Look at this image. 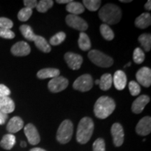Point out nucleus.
<instances>
[{
    "mask_svg": "<svg viewBox=\"0 0 151 151\" xmlns=\"http://www.w3.org/2000/svg\"><path fill=\"white\" fill-rule=\"evenodd\" d=\"M99 17L104 24H115L120 22L122 17V12L120 7L113 4H107L100 9Z\"/></svg>",
    "mask_w": 151,
    "mask_h": 151,
    "instance_id": "obj_1",
    "label": "nucleus"
},
{
    "mask_svg": "<svg viewBox=\"0 0 151 151\" xmlns=\"http://www.w3.org/2000/svg\"><path fill=\"white\" fill-rule=\"evenodd\" d=\"M116 109V103L112 98L102 96L97 100L94 106L95 116L99 119H105L110 116Z\"/></svg>",
    "mask_w": 151,
    "mask_h": 151,
    "instance_id": "obj_2",
    "label": "nucleus"
},
{
    "mask_svg": "<svg viewBox=\"0 0 151 151\" xmlns=\"http://www.w3.org/2000/svg\"><path fill=\"white\" fill-rule=\"evenodd\" d=\"M94 131V122L89 117H84L79 122L77 128L76 140L81 144L87 143L91 139Z\"/></svg>",
    "mask_w": 151,
    "mask_h": 151,
    "instance_id": "obj_3",
    "label": "nucleus"
},
{
    "mask_svg": "<svg viewBox=\"0 0 151 151\" xmlns=\"http://www.w3.org/2000/svg\"><path fill=\"white\" fill-rule=\"evenodd\" d=\"M73 132V123L69 120H65L60 124L57 132V140L62 144L69 142Z\"/></svg>",
    "mask_w": 151,
    "mask_h": 151,
    "instance_id": "obj_4",
    "label": "nucleus"
},
{
    "mask_svg": "<svg viewBox=\"0 0 151 151\" xmlns=\"http://www.w3.org/2000/svg\"><path fill=\"white\" fill-rule=\"evenodd\" d=\"M88 58L92 63L98 67L108 68L113 65V60L102 52L97 50H92L88 52Z\"/></svg>",
    "mask_w": 151,
    "mask_h": 151,
    "instance_id": "obj_5",
    "label": "nucleus"
},
{
    "mask_svg": "<svg viewBox=\"0 0 151 151\" xmlns=\"http://www.w3.org/2000/svg\"><path fill=\"white\" fill-rule=\"evenodd\" d=\"M93 87L92 78L90 74H83L79 76L74 81L73 88L81 92H87L91 90Z\"/></svg>",
    "mask_w": 151,
    "mask_h": 151,
    "instance_id": "obj_6",
    "label": "nucleus"
},
{
    "mask_svg": "<svg viewBox=\"0 0 151 151\" xmlns=\"http://www.w3.org/2000/svg\"><path fill=\"white\" fill-rule=\"evenodd\" d=\"M66 22L69 27L81 31V32H83L88 28V24L86 20L76 15H68L66 17Z\"/></svg>",
    "mask_w": 151,
    "mask_h": 151,
    "instance_id": "obj_7",
    "label": "nucleus"
},
{
    "mask_svg": "<svg viewBox=\"0 0 151 151\" xmlns=\"http://www.w3.org/2000/svg\"><path fill=\"white\" fill-rule=\"evenodd\" d=\"M69 85V81L63 76H57L55 78H52L49 81L48 88L49 90L53 93H57L63 91L67 88Z\"/></svg>",
    "mask_w": 151,
    "mask_h": 151,
    "instance_id": "obj_8",
    "label": "nucleus"
},
{
    "mask_svg": "<svg viewBox=\"0 0 151 151\" xmlns=\"http://www.w3.org/2000/svg\"><path fill=\"white\" fill-rule=\"evenodd\" d=\"M111 134L115 146H121L124 142V129L120 123H114L111 127Z\"/></svg>",
    "mask_w": 151,
    "mask_h": 151,
    "instance_id": "obj_9",
    "label": "nucleus"
},
{
    "mask_svg": "<svg viewBox=\"0 0 151 151\" xmlns=\"http://www.w3.org/2000/svg\"><path fill=\"white\" fill-rule=\"evenodd\" d=\"M65 60L68 67L72 70H78L83 63L82 56L71 52H68L65 55Z\"/></svg>",
    "mask_w": 151,
    "mask_h": 151,
    "instance_id": "obj_10",
    "label": "nucleus"
},
{
    "mask_svg": "<svg viewBox=\"0 0 151 151\" xmlns=\"http://www.w3.org/2000/svg\"><path fill=\"white\" fill-rule=\"evenodd\" d=\"M24 132L26 137L27 138L28 142L31 145L35 146L40 142V135L34 124L31 123L27 124L24 128Z\"/></svg>",
    "mask_w": 151,
    "mask_h": 151,
    "instance_id": "obj_11",
    "label": "nucleus"
},
{
    "mask_svg": "<svg viewBox=\"0 0 151 151\" xmlns=\"http://www.w3.org/2000/svg\"><path fill=\"white\" fill-rule=\"evenodd\" d=\"M136 78L139 84L148 88L151 85V70L150 68L143 67L137 71Z\"/></svg>",
    "mask_w": 151,
    "mask_h": 151,
    "instance_id": "obj_12",
    "label": "nucleus"
},
{
    "mask_svg": "<svg viewBox=\"0 0 151 151\" xmlns=\"http://www.w3.org/2000/svg\"><path fill=\"white\" fill-rule=\"evenodd\" d=\"M11 53L15 56H26L28 55L31 51L29 45L24 41H19L11 47Z\"/></svg>",
    "mask_w": 151,
    "mask_h": 151,
    "instance_id": "obj_13",
    "label": "nucleus"
},
{
    "mask_svg": "<svg viewBox=\"0 0 151 151\" xmlns=\"http://www.w3.org/2000/svg\"><path fill=\"white\" fill-rule=\"evenodd\" d=\"M151 132V118L149 116L143 117L138 122L136 127V132L139 135H148Z\"/></svg>",
    "mask_w": 151,
    "mask_h": 151,
    "instance_id": "obj_14",
    "label": "nucleus"
},
{
    "mask_svg": "<svg viewBox=\"0 0 151 151\" xmlns=\"http://www.w3.org/2000/svg\"><path fill=\"white\" fill-rule=\"evenodd\" d=\"M149 101H150V97L148 96L145 95V94L141 95L132 104V111L136 114L141 113L143 111L145 106L149 103Z\"/></svg>",
    "mask_w": 151,
    "mask_h": 151,
    "instance_id": "obj_15",
    "label": "nucleus"
},
{
    "mask_svg": "<svg viewBox=\"0 0 151 151\" xmlns=\"http://www.w3.org/2000/svg\"><path fill=\"white\" fill-rule=\"evenodd\" d=\"M113 83L117 90H123L127 84V76L125 73L121 70L116 71L113 76Z\"/></svg>",
    "mask_w": 151,
    "mask_h": 151,
    "instance_id": "obj_16",
    "label": "nucleus"
},
{
    "mask_svg": "<svg viewBox=\"0 0 151 151\" xmlns=\"http://www.w3.org/2000/svg\"><path fill=\"white\" fill-rule=\"evenodd\" d=\"M24 127V122L18 116H15L9 120L6 126V129L10 134H14L20 131Z\"/></svg>",
    "mask_w": 151,
    "mask_h": 151,
    "instance_id": "obj_17",
    "label": "nucleus"
},
{
    "mask_svg": "<svg viewBox=\"0 0 151 151\" xmlns=\"http://www.w3.org/2000/svg\"><path fill=\"white\" fill-rule=\"evenodd\" d=\"M15 104L12 99L9 97H0V111L9 114L14 112Z\"/></svg>",
    "mask_w": 151,
    "mask_h": 151,
    "instance_id": "obj_18",
    "label": "nucleus"
},
{
    "mask_svg": "<svg viewBox=\"0 0 151 151\" xmlns=\"http://www.w3.org/2000/svg\"><path fill=\"white\" fill-rule=\"evenodd\" d=\"M60 71L59 69L55 68H46L39 70L37 73V77L40 79H46L48 78H55L59 76Z\"/></svg>",
    "mask_w": 151,
    "mask_h": 151,
    "instance_id": "obj_19",
    "label": "nucleus"
},
{
    "mask_svg": "<svg viewBox=\"0 0 151 151\" xmlns=\"http://www.w3.org/2000/svg\"><path fill=\"white\" fill-rule=\"evenodd\" d=\"M151 24V16L148 13H143L135 20L136 27L140 29H146Z\"/></svg>",
    "mask_w": 151,
    "mask_h": 151,
    "instance_id": "obj_20",
    "label": "nucleus"
},
{
    "mask_svg": "<svg viewBox=\"0 0 151 151\" xmlns=\"http://www.w3.org/2000/svg\"><path fill=\"white\" fill-rule=\"evenodd\" d=\"M16 143V137L12 134L4 135L0 141V146L5 150H11Z\"/></svg>",
    "mask_w": 151,
    "mask_h": 151,
    "instance_id": "obj_21",
    "label": "nucleus"
},
{
    "mask_svg": "<svg viewBox=\"0 0 151 151\" xmlns=\"http://www.w3.org/2000/svg\"><path fill=\"white\" fill-rule=\"evenodd\" d=\"M66 9L69 13L72 15L78 16V14H81L84 12L85 7L81 3L77 2V1H71L70 3L67 4Z\"/></svg>",
    "mask_w": 151,
    "mask_h": 151,
    "instance_id": "obj_22",
    "label": "nucleus"
},
{
    "mask_svg": "<svg viewBox=\"0 0 151 151\" xmlns=\"http://www.w3.org/2000/svg\"><path fill=\"white\" fill-rule=\"evenodd\" d=\"M34 42H35V46H37V48H39V50L43 52L48 53V52H50V50H51V47H50V44L48 43V41L46 40L45 38L41 37V36L37 35V37H36Z\"/></svg>",
    "mask_w": 151,
    "mask_h": 151,
    "instance_id": "obj_23",
    "label": "nucleus"
},
{
    "mask_svg": "<svg viewBox=\"0 0 151 151\" xmlns=\"http://www.w3.org/2000/svg\"><path fill=\"white\" fill-rule=\"evenodd\" d=\"M113 84V76L110 73H104L101 76L99 80V88L100 89L106 91L110 89Z\"/></svg>",
    "mask_w": 151,
    "mask_h": 151,
    "instance_id": "obj_24",
    "label": "nucleus"
},
{
    "mask_svg": "<svg viewBox=\"0 0 151 151\" xmlns=\"http://www.w3.org/2000/svg\"><path fill=\"white\" fill-rule=\"evenodd\" d=\"M78 43L79 48L84 51H87L91 48V42H90V38L85 32H81Z\"/></svg>",
    "mask_w": 151,
    "mask_h": 151,
    "instance_id": "obj_25",
    "label": "nucleus"
},
{
    "mask_svg": "<svg viewBox=\"0 0 151 151\" xmlns=\"http://www.w3.org/2000/svg\"><path fill=\"white\" fill-rule=\"evenodd\" d=\"M20 30L22 35L26 39L30 41H34L35 40L37 35L34 33L32 29L29 25L27 24H22L20 27Z\"/></svg>",
    "mask_w": 151,
    "mask_h": 151,
    "instance_id": "obj_26",
    "label": "nucleus"
},
{
    "mask_svg": "<svg viewBox=\"0 0 151 151\" xmlns=\"http://www.w3.org/2000/svg\"><path fill=\"white\" fill-rule=\"evenodd\" d=\"M139 41L146 51H150L151 48L150 34H143V35H140V37H139Z\"/></svg>",
    "mask_w": 151,
    "mask_h": 151,
    "instance_id": "obj_27",
    "label": "nucleus"
},
{
    "mask_svg": "<svg viewBox=\"0 0 151 151\" xmlns=\"http://www.w3.org/2000/svg\"><path fill=\"white\" fill-rule=\"evenodd\" d=\"M100 32L106 40L111 41L114 38V33L108 24H102L100 26Z\"/></svg>",
    "mask_w": 151,
    "mask_h": 151,
    "instance_id": "obj_28",
    "label": "nucleus"
},
{
    "mask_svg": "<svg viewBox=\"0 0 151 151\" xmlns=\"http://www.w3.org/2000/svg\"><path fill=\"white\" fill-rule=\"evenodd\" d=\"M53 6V1L52 0H41L37 3V10L40 13H46Z\"/></svg>",
    "mask_w": 151,
    "mask_h": 151,
    "instance_id": "obj_29",
    "label": "nucleus"
},
{
    "mask_svg": "<svg viewBox=\"0 0 151 151\" xmlns=\"http://www.w3.org/2000/svg\"><path fill=\"white\" fill-rule=\"evenodd\" d=\"M83 3L89 11H96L99 8L101 1L100 0H83Z\"/></svg>",
    "mask_w": 151,
    "mask_h": 151,
    "instance_id": "obj_30",
    "label": "nucleus"
},
{
    "mask_svg": "<svg viewBox=\"0 0 151 151\" xmlns=\"http://www.w3.org/2000/svg\"><path fill=\"white\" fill-rule=\"evenodd\" d=\"M66 39V34L63 32H60L55 35L54 36L50 38V44L52 46H58V45L61 44Z\"/></svg>",
    "mask_w": 151,
    "mask_h": 151,
    "instance_id": "obj_31",
    "label": "nucleus"
},
{
    "mask_svg": "<svg viewBox=\"0 0 151 151\" xmlns=\"http://www.w3.org/2000/svg\"><path fill=\"white\" fill-rule=\"evenodd\" d=\"M32 14V9L28 8H22L21 10L18 12V18L22 22L27 21Z\"/></svg>",
    "mask_w": 151,
    "mask_h": 151,
    "instance_id": "obj_32",
    "label": "nucleus"
},
{
    "mask_svg": "<svg viewBox=\"0 0 151 151\" xmlns=\"http://www.w3.org/2000/svg\"><path fill=\"white\" fill-rule=\"evenodd\" d=\"M133 60L136 64L140 65L145 60V54L140 48H137L134 50Z\"/></svg>",
    "mask_w": 151,
    "mask_h": 151,
    "instance_id": "obj_33",
    "label": "nucleus"
},
{
    "mask_svg": "<svg viewBox=\"0 0 151 151\" xmlns=\"http://www.w3.org/2000/svg\"><path fill=\"white\" fill-rule=\"evenodd\" d=\"M129 90L132 96H137L141 92V87L137 82L132 81L129 83Z\"/></svg>",
    "mask_w": 151,
    "mask_h": 151,
    "instance_id": "obj_34",
    "label": "nucleus"
},
{
    "mask_svg": "<svg viewBox=\"0 0 151 151\" xmlns=\"http://www.w3.org/2000/svg\"><path fill=\"white\" fill-rule=\"evenodd\" d=\"M93 151H106L104 140L101 138H99L94 141L92 146Z\"/></svg>",
    "mask_w": 151,
    "mask_h": 151,
    "instance_id": "obj_35",
    "label": "nucleus"
},
{
    "mask_svg": "<svg viewBox=\"0 0 151 151\" xmlns=\"http://www.w3.org/2000/svg\"><path fill=\"white\" fill-rule=\"evenodd\" d=\"M14 26V23L10 19L1 17L0 18V28L1 29H11Z\"/></svg>",
    "mask_w": 151,
    "mask_h": 151,
    "instance_id": "obj_36",
    "label": "nucleus"
},
{
    "mask_svg": "<svg viewBox=\"0 0 151 151\" xmlns=\"http://www.w3.org/2000/svg\"><path fill=\"white\" fill-rule=\"evenodd\" d=\"M0 37L4 39H12L15 37V34L11 29H1L0 28Z\"/></svg>",
    "mask_w": 151,
    "mask_h": 151,
    "instance_id": "obj_37",
    "label": "nucleus"
},
{
    "mask_svg": "<svg viewBox=\"0 0 151 151\" xmlns=\"http://www.w3.org/2000/svg\"><path fill=\"white\" fill-rule=\"evenodd\" d=\"M11 94V90L3 84H0V97H9Z\"/></svg>",
    "mask_w": 151,
    "mask_h": 151,
    "instance_id": "obj_38",
    "label": "nucleus"
},
{
    "mask_svg": "<svg viewBox=\"0 0 151 151\" xmlns=\"http://www.w3.org/2000/svg\"><path fill=\"white\" fill-rule=\"evenodd\" d=\"M23 3H24V6H25V8L32 9L37 7L38 2L37 1H36V0H24Z\"/></svg>",
    "mask_w": 151,
    "mask_h": 151,
    "instance_id": "obj_39",
    "label": "nucleus"
},
{
    "mask_svg": "<svg viewBox=\"0 0 151 151\" xmlns=\"http://www.w3.org/2000/svg\"><path fill=\"white\" fill-rule=\"evenodd\" d=\"M8 119V114L0 111V125H2L6 122Z\"/></svg>",
    "mask_w": 151,
    "mask_h": 151,
    "instance_id": "obj_40",
    "label": "nucleus"
},
{
    "mask_svg": "<svg viewBox=\"0 0 151 151\" xmlns=\"http://www.w3.org/2000/svg\"><path fill=\"white\" fill-rule=\"evenodd\" d=\"M144 7L147 11L151 10V1L150 0H148V1H147V2L146 3V4H145V6H144Z\"/></svg>",
    "mask_w": 151,
    "mask_h": 151,
    "instance_id": "obj_41",
    "label": "nucleus"
},
{
    "mask_svg": "<svg viewBox=\"0 0 151 151\" xmlns=\"http://www.w3.org/2000/svg\"><path fill=\"white\" fill-rule=\"evenodd\" d=\"M71 1H72L71 0H57V3L58 4H69Z\"/></svg>",
    "mask_w": 151,
    "mask_h": 151,
    "instance_id": "obj_42",
    "label": "nucleus"
},
{
    "mask_svg": "<svg viewBox=\"0 0 151 151\" xmlns=\"http://www.w3.org/2000/svg\"><path fill=\"white\" fill-rule=\"evenodd\" d=\"M29 151H46V150L41 148H34L32 149H31Z\"/></svg>",
    "mask_w": 151,
    "mask_h": 151,
    "instance_id": "obj_43",
    "label": "nucleus"
},
{
    "mask_svg": "<svg viewBox=\"0 0 151 151\" xmlns=\"http://www.w3.org/2000/svg\"><path fill=\"white\" fill-rule=\"evenodd\" d=\"M120 1L122 3H129V2H131L132 0H120Z\"/></svg>",
    "mask_w": 151,
    "mask_h": 151,
    "instance_id": "obj_44",
    "label": "nucleus"
},
{
    "mask_svg": "<svg viewBox=\"0 0 151 151\" xmlns=\"http://www.w3.org/2000/svg\"><path fill=\"white\" fill-rule=\"evenodd\" d=\"M21 146L22 147H26V146H27V144H26V143L24 142V141H22V142H21Z\"/></svg>",
    "mask_w": 151,
    "mask_h": 151,
    "instance_id": "obj_45",
    "label": "nucleus"
},
{
    "mask_svg": "<svg viewBox=\"0 0 151 151\" xmlns=\"http://www.w3.org/2000/svg\"><path fill=\"white\" fill-rule=\"evenodd\" d=\"M99 80H96L95 84H99Z\"/></svg>",
    "mask_w": 151,
    "mask_h": 151,
    "instance_id": "obj_46",
    "label": "nucleus"
}]
</instances>
